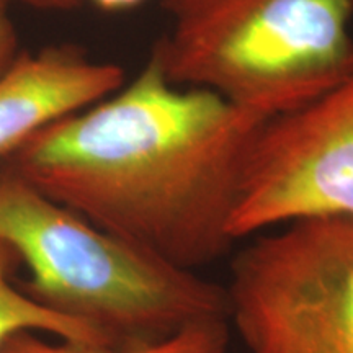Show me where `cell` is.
Returning <instances> with one entry per match:
<instances>
[{"instance_id":"obj_1","label":"cell","mask_w":353,"mask_h":353,"mask_svg":"<svg viewBox=\"0 0 353 353\" xmlns=\"http://www.w3.org/2000/svg\"><path fill=\"white\" fill-rule=\"evenodd\" d=\"M272 118L175 87L152 56L130 83L6 157L44 195L196 272L229 254L250 144Z\"/></svg>"},{"instance_id":"obj_2","label":"cell","mask_w":353,"mask_h":353,"mask_svg":"<svg viewBox=\"0 0 353 353\" xmlns=\"http://www.w3.org/2000/svg\"><path fill=\"white\" fill-rule=\"evenodd\" d=\"M0 241L30 273L20 283L51 311L83 322L113 348L165 341L228 319L226 288L94 226L0 159Z\"/></svg>"},{"instance_id":"obj_3","label":"cell","mask_w":353,"mask_h":353,"mask_svg":"<svg viewBox=\"0 0 353 353\" xmlns=\"http://www.w3.org/2000/svg\"><path fill=\"white\" fill-rule=\"evenodd\" d=\"M151 54L175 87L262 117L293 112L353 65V0H161Z\"/></svg>"},{"instance_id":"obj_4","label":"cell","mask_w":353,"mask_h":353,"mask_svg":"<svg viewBox=\"0 0 353 353\" xmlns=\"http://www.w3.org/2000/svg\"><path fill=\"white\" fill-rule=\"evenodd\" d=\"M234 255L228 321L245 353H353V216H309Z\"/></svg>"},{"instance_id":"obj_5","label":"cell","mask_w":353,"mask_h":353,"mask_svg":"<svg viewBox=\"0 0 353 353\" xmlns=\"http://www.w3.org/2000/svg\"><path fill=\"white\" fill-rule=\"evenodd\" d=\"M309 216H353V65L324 94L260 128L231 234L245 239Z\"/></svg>"},{"instance_id":"obj_6","label":"cell","mask_w":353,"mask_h":353,"mask_svg":"<svg viewBox=\"0 0 353 353\" xmlns=\"http://www.w3.org/2000/svg\"><path fill=\"white\" fill-rule=\"evenodd\" d=\"M125 83V70L72 46L23 52L0 74V159L51 123L82 112Z\"/></svg>"},{"instance_id":"obj_7","label":"cell","mask_w":353,"mask_h":353,"mask_svg":"<svg viewBox=\"0 0 353 353\" xmlns=\"http://www.w3.org/2000/svg\"><path fill=\"white\" fill-rule=\"evenodd\" d=\"M19 263L17 254L0 241V348L19 332H38L79 345L110 347L95 329L51 311L28 296L13 276Z\"/></svg>"},{"instance_id":"obj_8","label":"cell","mask_w":353,"mask_h":353,"mask_svg":"<svg viewBox=\"0 0 353 353\" xmlns=\"http://www.w3.org/2000/svg\"><path fill=\"white\" fill-rule=\"evenodd\" d=\"M229 330L226 319L198 322L165 341L134 348L79 345L38 332H19L7 339L0 353H228Z\"/></svg>"},{"instance_id":"obj_9","label":"cell","mask_w":353,"mask_h":353,"mask_svg":"<svg viewBox=\"0 0 353 353\" xmlns=\"http://www.w3.org/2000/svg\"><path fill=\"white\" fill-rule=\"evenodd\" d=\"M12 0H0V74L15 63L19 52V33L10 17Z\"/></svg>"},{"instance_id":"obj_10","label":"cell","mask_w":353,"mask_h":353,"mask_svg":"<svg viewBox=\"0 0 353 353\" xmlns=\"http://www.w3.org/2000/svg\"><path fill=\"white\" fill-rule=\"evenodd\" d=\"M12 2H20L25 3V6L41 8V10L68 12L81 6L82 0H12Z\"/></svg>"},{"instance_id":"obj_11","label":"cell","mask_w":353,"mask_h":353,"mask_svg":"<svg viewBox=\"0 0 353 353\" xmlns=\"http://www.w3.org/2000/svg\"><path fill=\"white\" fill-rule=\"evenodd\" d=\"M101 10L107 12H123L138 7L143 0H94Z\"/></svg>"}]
</instances>
